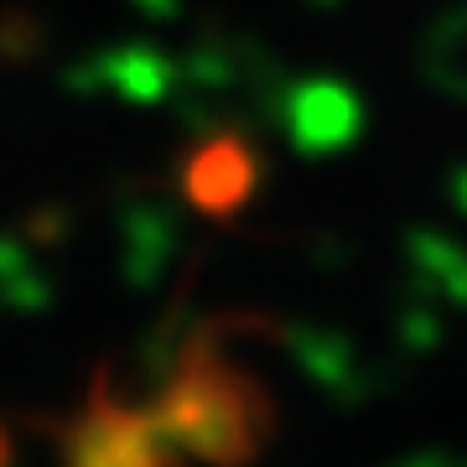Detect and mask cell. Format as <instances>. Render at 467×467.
I'll return each mask as SVG.
<instances>
[{
	"instance_id": "5",
	"label": "cell",
	"mask_w": 467,
	"mask_h": 467,
	"mask_svg": "<svg viewBox=\"0 0 467 467\" xmlns=\"http://www.w3.org/2000/svg\"><path fill=\"white\" fill-rule=\"evenodd\" d=\"M431 78L467 99V11H457L451 21H441V32L431 36Z\"/></svg>"
},
{
	"instance_id": "2",
	"label": "cell",
	"mask_w": 467,
	"mask_h": 467,
	"mask_svg": "<svg viewBox=\"0 0 467 467\" xmlns=\"http://www.w3.org/2000/svg\"><path fill=\"white\" fill-rule=\"evenodd\" d=\"M63 467H182L187 457L167 436L156 405H135L115 389V374L99 368L88 379L84 405L57 431Z\"/></svg>"
},
{
	"instance_id": "4",
	"label": "cell",
	"mask_w": 467,
	"mask_h": 467,
	"mask_svg": "<svg viewBox=\"0 0 467 467\" xmlns=\"http://www.w3.org/2000/svg\"><path fill=\"white\" fill-rule=\"evenodd\" d=\"M358 125H364L358 94L333 84V78H306L285 99V130L312 156H327V150H343L348 140H358Z\"/></svg>"
},
{
	"instance_id": "3",
	"label": "cell",
	"mask_w": 467,
	"mask_h": 467,
	"mask_svg": "<svg viewBox=\"0 0 467 467\" xmlns=\"http://www.w3.org/2000/svg\"><path fill=\"white\" fill-rule=\"evenodd\" d=\"M260 150L234 130L208 135L202 146L187 150L182 161V198L198 208L202 218H234L244 202L260 192Z\"/></svg>"
},
{
	"instance_id": "6",
	"label": "cell",
	"mask_w": 467,
	"mask_h": 467,
	"mask_svg": "<svg viewBox=\"0 0 467 467\" xmlns=\"http://www.w3.org/2000/svg\"><path fill=\"white\" fill-rule=\"evenodd\" d=\"M0 467H11V436H5V426H0Z\"/></svg>"
},
{
	"instance_id": "1",
	"label": "cell",
	"mask_w": 467,
	"mask_h": 467,
	"mask_svg": "<svg viewBox=\"0 0 467 467\" xmlns=\"http://www.w3.org/2000/svg\"><path fill=\"white\" fill-rule=\"evenodd\" d=\"M150 405L177 451L202 467H250L275 431L265 384L229 353H218L213 333L187 343Z\"/></svg>"
}]
</instances>
